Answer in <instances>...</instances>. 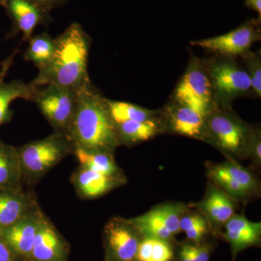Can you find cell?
Returning a JSON list of instances; mask_svg holds the SVG:
<instances>
[{
  "label": "cell",
  "instance_id": "3957f363",
  "mask_svg": "<svg viewBox=\"0 0 261 261\" xmlns=\"http://www.w3.org/2000/svg\"><path fill=\"white\" fill-rule=\"evenodd\" d=\"M23 184L36 185L49 170L73 154L74 146L66 135L54 132L42 140L17 147Z\"/></svg>",
  "mask_w": 261,
  "mask_h": 261
},
{
  "label": "cell",
  "instance_id": "8992f818",
  "mask_svg": "<svg viewBox=\"0 0 261 261\" xmlns=\"http://www.w3.org/2000/svg\"><path fill=\"white\" fill-rule=\"evenodd\" d=\"M174 101L190 106L207 116L215 104L207 63L193 58L178 84Z\"/></svg>",
  "mask_w": 261,
  "mask_h": 261
},
{
  "label": "cell",
  "instance_id": "30bf717a",
  "mask_svg": "<svg viewBox=\"0 0 261 261\" xmlns=\"http://www.w3.org/2000/svg\"><path fill=\"white\" fill-rule=\"evenodd\" d=\"M138 230L129 220L113 218L104 230L106 250L111 261H133L138 250Z\"/></svg>",
  "mask_w": 261,
  "mask_h": 261
},
{
  "label": "cell",
  "instance_id": "4dcf8cb0",
  "mask_svg": "<svg viewBox=\"0 0 261 261\" xmlns=\"http://www.w3.org/2000/svg\"><path fill=\"white\" fill-rule=\"evenodd\" d=\"M19 257L0 235V261H17Z\"/></svg>",
  "mask_w": 261,
  "mask_h": 261
},
{
  "label": "cell",
  "instance_id": "8fae6325",
  "mask_svg": "<svg viewBox=\"0 0 261 261\" xmlns=\"http://www.w3.org/2000/svg\"><path fill=\"white\" fill-rule=\"evenodd\" d=\"M181 211L178 205H161L129 221L140 233L164 240L179 232Z\"/></svg>",
  "mask_w": 261,
  "mask_h": 261
},
{
  "label": "cell",
  "instance_id": "9a60e30c",
  "mask_svg": "<svg viewBox=\"0 0 261 261\" xmlns=\"http://www.w3.org/2000/svg\"><path fill=\"white\" fill-rule=\"evenodd\" d=\"M44 216L41 208L37 209L10 227L0 231V235L19 258L28 260Z\"/></svg>",
  "mask_w": 261,
  "mask_h": 261
},
{
  "label": "cell",
  "instance_id": "d6986e66",
  "mask_svg": "<svg viewBox=\"0 0 261 261\" xmlns=\"http://www.w3.org/2000/svg\"><path fill=\"white\" fill-rule=\"evenodd\" d=\"M260 223H252L243 216H232L226 224V236L235 250L257 243Z\"/></svg>",
  "mask_w": 261,
  "mask_h": 261
},
{
  "label": "cell",
  "instance_id": "277c9868",
  "mask_svg": "<svg viewBox=\"0 0 261 261\" xmlns=\"http://www.w3.org/2000/svg\"><path fill=\"white\" fill-rule=\"evenodd\" d=\"M228 108L215 102L206 118L205 138L224 152L240 155L248 149L253 132Z\"/></svg>",
  "mask_w": 261,
  "mask_h": 261
},
{
  "label": "cell",
  "instance_id": "cb8c5ba5",
  "mask_svg": "<svg viewBox=\"0 0 261 261\" xmlns=\"http://www.w3.org/2000/svg\"><path fill=\"white\" fill-rule=\"evenodd\" d=\"M108 111L115 123L125 121H145L156 118V112L137 105L106 99Z\"/></svg>",
  "mask_w": 261,
  "mask_h": 261
},
{
  "label": "cell",
  "instance_id": "e575fe53",
  "mask_svg": "<svg viewBox=\"0 0 261 261\" xmlns=\"http://www.w3.org/2000/svg\"><path fill=\"white\" fill-rule=\"evenodd\" d=\"M199 261H208L209 252L206 247L192 246Z\"/></svg>",
  "mask_w": 261,
  "mask_h": 261
},
{
  "label": "cell",
  "instance_id": "ba28073f",
  "mask_svg": "<svg viewBox=\"0 0 261 261\" xmlns=\"http://www.w3.org/2000/svg\"><path fill=\"white\" fill-rule=\"evenodd\" d=\"M260 19L245 22L238 29L219 37L192 42L191 44L204 48L225 58L242 56L250 51V47L260 40Z\"/></svg>",
  "mask_w": 261,
  "mask_h": 261
},
{
  "label": "cell",
  "instance_id": "2e32d148",
  "mask_svg": "<svg viewBox=\"0 0 261 261\" xmlns=\"http://www.w3.org/2000/svg\"><path fill=\"white\" fill-rule=\"evenodd\" d=\"M123 176H108L80 166L72 174L70 181L79 197L82 199L97 198L126 182Z\"/></svg>",
  "mask_w": 261,
  "mask_h": 261
},
{
  "label": "cell",
  "instance_id": "1f68e13d",
  "mask_svg": "<svg viewBox=\"0 0 261 261\" xmlns=\"http://www.w3.org/2000/svg\"><path fill=\"white\" fill-rule=\"evenodd\" d=\"M206 232H207V224L204 222L196 227L189 230L185 233H186L187 238L192 241L197 242L205 234Z\"/></svg>",
  "mask_w": 261,
  "mask_h": 261
},
{
  "label": "cell",
  "instance_id": "8d00e7d4",
  "mask_svg": "<svg viewBox=\"0 0 261 261\" xmlns=\"http://www.w3.org/2000/svg\"><path fill=\"white\" fill-rule=\"evenodd\" d=\"M8 0H0V6L4 7Z\"/></svg>",
  "mask_w": 261,
  "mask_h": 261
},
{
  "label": "cell",
  "instance_id": "44dd1931",
  "mask_svg": "<svg viewBox=\"0 0 261 261\" xmlns=\"http://www.w3.org/2000/svg\"><path fill=\"white\" fill-rule=\"evenodd\" d=\"M73 154L80 166L108 176H123L113 159V154L91 152L80 148H74Z\"/></svg>",
  "mask_w": 261,
  "mask_h": 261
},
{
  "label": "cell",
  "instance_id": "5b68a950",
  "mask_svg": "<svg viewBox=\"0 0 261 261\" xmlns=\"http://www.w3.org/2000/svg\"><path fill=\"white\" fill-rule=\"evenodd\" d=\"M35 103L54 132L66 135L77 104V92L53 84L37 86Z\"/></svg>",
  "mask_w": 261,
  "mask_h": 261
},
{
  "label": "cell",
  "instance_id": "7a4b0ae2",
  "mask_svg": "<svg viewBox=\"0 0 261 261\" xmlns=\"http://www.w3.org/2000/svg\"><path fill=\"white\" fill-rule=\"evenodd\" d=\"M92 40L80 23L70 24L55 39L50 61L31 83L43 86L53 84L78 92L91 82L88 73L89 51Z\"/></svg>",
  "mask_w": 261,
  "mask_h": 261
},
{
  "label": "cell",
  "instance_id": "d590c367",
  "mask_svg": "<svg viewBox=\"0 0 261 261\" xmlns=\"http://www.w3.org/2000/svg\"><path fill=\"white\" fill-rule=\"evenodd\" d=\"M245 6L255 10L259 14V18H261V0H245Z\"/></svg>",
  "mask_w": 261,
  "mask_h": 261
},
{
  "label": "cell",
  "instance_id": "7c38bea8",
  "mask_svg": "<svg viewBox=\"0 0 261 261\" xmlns=\"http://www.w3.org/2000/svg\"><path fill=\"white\" fill-rule=\"evenodd\" d=\"M18 49H15L9 57L0 63V126L10 123L14 116L10 105L17 99L32 101L37 86L27 84L22 80L5 82V78L14 63Z\"/></svg>",
  "mask_w": 261,
  "mask_h": 261
},
{
  "label": "cell",
  "instance_id": "484cf974",
  "mask_svg": "<svg viewBox=\"0 0 261 261\" xmlns=\"http://www.w3.org/2000/svg\"><path fill=\"white\" fill-rule=\"evenodd\" d=\"M219 166L228 176L240 184L248 193L255 190L256 181L251 173L246 169L235 163H225L220 164Z\"/></svg>",
  "mask_w": 261,
  "mask_h": 261
},
{
  "label": "cell",
  "instance_id": "52a82bcc",
  "mask_svg": "<svg viewBox=\"0 0 261 261\" xmlns=\"http://www.w3.org/2000/svg\"><path fill=\"white\" fill-rule=\"evenodd\" d=\"M215 102L229 106L230 101L252 90L247 70L231 58L215 59L207 63Z\"/></svg>",
  "mask_w": 261,
  "mask_h": 261
},
{
  "label": "cell",
  "instance_id": "5bb4252c",
  "mask_svg": "<svg viewBox=\"0 0 261 261\" xmlns=\"http://www.w3.org/2000/svg\"><path fill=\"white\" fill-rule=\"evenodd\" d=\"M39 208L36 196L23 187L0 190V231Z\"/></svg>",
  "mask_w": 261,
  "mask_h": 261
},
{
  "label": "cell",
  "instance_id": "f546056e",
  "mask_svg": "<svg viewBox=\"0 0 261 261\" xmlns=\"http://www.w3.org/2000/svg\"><path fill=\"white\" fill-rule=\"evenodd\" d=\"M204 222H205V220L202 219L199 215L185 216V217L180 219V231H184L186 232L189 230L192 229V228H195Z\"/></svg>",
  "mask_w": 261,
  "mask_h": 261
},
{
  "label": "cell",
  "instance_id": "603a6c76",
  "mask_svg": "<svg viewBox=\"0 0 261 261\" xmlns=\"http://www.w3.org/2000/svg\"><path fill=\"white\" fill-rule=\"evenodd\" d=\"M28 42V47L24 53L23 59L32 62L39 69L50 61L54 53L55 39L45 32L32 36Z\"/></svg>",
  "mask_w": 261,
  "mask_h": 261
},
{
  "label": "cell",
  "instance_id": "9c48e42d",
  "mask_svg": "<svg viewBox=\"0 0 261 261\" xmlns=\"http://www.w3.org/2000/svg\"><path fill=\"white\" fill-rule=\"evenodd\" d=\"M4 8L11 20L8 39L21 34L22 42H28L38 25L47 27L53 21L49 11L32 0H8Z\"/></svg>",
  "mask_w": 261,
  "mask_h": 261
},
{
  "label": "cell",
  "instance_id": "7402d4cb",
  "mask_svg": "<svg viewBox=\"0 0 261 261\" xmlns=\"http://www.w3.org/2000/svg\"><path fill=\"white\" fill-rule=\"evenodd\" d=\"M202 206L207 217L216 224L227 222L234 211L232 201L226 194L216 189L209 192Z\"/></svg>",
  "mask_w": 261,
  "mask_h": 261
},
{
  "label": "cell",
  "instance_id": "ffe728a7",
  "mask_svg": "<svg viewBox=\"0 0 261 261\" xmlns=\"http://www.w3.org/2000/svg\"><path fill=\"white\" fill-rule=\"evenodd\" d=\"M120 143L132 145L147 141L159 133L161 127L156 118L145 121H125L116 123Z\"/></svg>",
  "mask_w": 261,
  "mask_h": 261
},
{
  "label": "cell",
  "instance_id": "4fadbf2b",
  "mask_svg": "<svg viewBox=\"0 0 261 261\" xmlns=\"http://www.w3.org/2000/svg\"><path fill=\"white\" fill-rule=\"evenodd\" d=\"M68 256V244L44 215L28 261H67Z\"/></svg>",
  "mask_w": 261,
  "mask_h": 261
},
{
  "label": "cell",
  "instance_id": "836d02e7",
  "mask_svg": "<svg viewBox=\"0 0 261 261\" xmlns=\"http://www.w3.org/2000/svg\"><path fill=\"white\" fill-rule=\"evenodd\" d=\"M181 261H199L192 245H185L182 248Z\"/></svg>",
  "mask_w": 261,
  "mask_h": 261
},
{
  "label": "cell",
  "instance_id": "ac0fdd59",
  "mask_svg": "<svg viewBox=\"0 0 261 261\" xmlns=\"http://www.w3.org/2000/svg\"><path fill=\"white\" fill-rule=\"evenodd\" d=\"M23 173L17 147L0 140V190L23 187Z\"/></svg>",
  "mask_w": 261,
  "mask_h": 261
},
{
  "label": "cell",
  "instance_id": "d4e9b609",
  "mask_svg": "<svg viewBox=\"0 0 261 261\" xmlns=\"http://www.w3.org/2000/svg\"><path fill=\"white\" fill-rule=\"evenodd\" d=\"M251 83L252 91L257 97L261 96V59L260 53L248 51L243 56Z\"/></svg>",
  "mask_w": 261,
  "mask_h": 261
},
{
  "label": "cell",
  "instance_id": "4316f807",
  "mask_svg": "<svg viewBox=\"0 0 261 261\" xmlns=\"http://www.w3.org/2000/svg\"><path fill=\"white\" fill-rule=\"evenodd\" d=\"M210 176L218 185L234 197H242L248 194L240 184L228 176L219 165L211 170Z\"/></svg>",
  "mask_w": 261,
  "mask_h": 261
},
{
  "label": "cell",
  "instance_id": "6da1fadb",
  "mask_svg": "<svg viewBox=\"0 0 261 261\" xmlns=\"http://www.w3.org/2000/svg\"><path fill=\"white\" fill-rule=\"evenodd\" d=\"M106 98L92 82L77 92V104L66 136L74 148L113 154L121 145Z\"/></svg>",
  "mask_w": 261,
  "mask_h": 261
},
{
  "label": "cell",
  "instance_id": "83f0119b",
  "mask_svg": "<svg viewBox=\"0 0 261 261\" xmlns=\"http://www.w3.org/2000/svg\"><path fill=\"white\" fill-rule=\"evenodd\" d=\"M173 257L171 247L163 240L154 239L150 261H170Z\"/></svg>",
  "mask_w": 261,
  "mask_h": 261
},
{
  "label": "cell",
  "instance_id": "e0dca14e",
  "mask_svg": "<svg viewBox=\"0 0 261 261\" xmlns=\"http://www.w3.org/2000/svg\"><path fill=\"white\" fill-rule=\"evenodd\" d=\"M168 126L179 135L194 138L205 137L207 116L186 105L173 101L167 108Z\"/></svg>",
  "mask_w": 261,
  "mask_h": 261
},
{
  "label": "cell",
  "instance_id": "d6a6232c",
  "mask_svg": "<svg viewBox=\"0 0 261 261\" xmlns=\"http://www.w3.org/2000/svg\"><path fill=\"white\" fill-rule=\"evenodd\" d=\"M34 3L42 7L44 9L50 11L56 8H60L65 4L67 0H32Z\"/></svg>",
  "mask_w": 261,
  "mask_h": 261
},
{
  "label": "cell",
  "instance_id": "f1b7e54d",
  "mask_svg": "<svg viewBox=\"0 0 261 261\" xmlns=\"http://www.w3.org/2000/svg\"><path fill=\"white\" fill-rule=\"evenodd\" d=\"M154 240V238H147L141 242L137 250L136 259L139 261H150Z\"/></svg>",
  "mask_w": 261,
  "mask_h": 261
}]
</instances>
